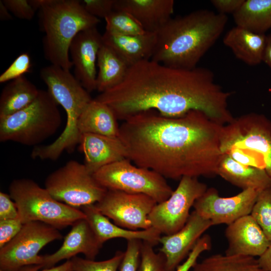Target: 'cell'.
<instances>
[{
  "mask_svg": "<svg viewBox=\"0 0 271 271\" xmlns=\"http://www.w3.org/2000/svg\"><path fill=\"white\" fill-rule=\"evenodd\" d=\"M220 149L222 155L263 169L271 177V120L264 115L249 113L223 125Z\"/></svg>",
  "mask_w": 271,
  "mask_h": 271,
  "instance_id": "cell-6",
  "label": "cell"
},
{
  "mask_svg": "<svg viewBox=\"0 0 271 271\" xmlns=\"http://www.w3.org/2000/svg\"><path fill=\"white\" fill-rule=\"evenodd\" d=\"M58 104L47 90L39 89L35 100L26 107L0 117V141L34 147L51 137L61 126Z\"/></svg>",
  "mask_w": 271,
  "mask_h": 271,
  "instance_id": "cell-7",
  "label": "cell"
},
{
  "mask_svg": "<svg viewBox=\"0 0 271 271\" xmlns=\"http://www.w3.org/2000/svg\"><path fill=\"white\" fill-rule=\"evenodd\" d=\"M173 0H115L114 10L131 15L146 32L156 33L172 18Z\"/></svg>",
  "mask_w": 271,
  "mask_h": 271,
  "instance_id": "cell-20",
  "label": "cell"
},
{
  "mask_svg": "<svg viewBox=\"0 0 271 271\" xmlns=\"http://www.w3.org/2000/svg\"><path fill=\"white\" fill-rule=\"evenodd\" d=\"M39 89L24 75L11 81L0 96V117L14 113L29 105L37 98Z\"/></svg>",
  "mask_w": 271,
  "mask_h": 271,
  "instance_id": "cell-26",
  "label": "cell"
},
{
  "mask_svg": "<svg viewBox=\"0 0 271 271\" xmlns=\"http://www.w3.org/2000/svg\"><path fill=\"white\" fill-rule=\"evenodd\" d=\"M85 218L77 220L66 235L61 247L55 252L42 255V268L54 266L59 261L69 260L82 253L85 258L94 260L102 247Z\"/></svg>",
  "mask_w": 271,
  "mask_h": 271,
  "instance_id": "cell-18",
  "label": "cell"
},
{
  "mask_svg": "<svg viewBox=\"0 0 271 271\" xmlns=\"http://www.w3.org/2000/svg\"><path fill=\"white\" fill-rule=\"evenodd\" d=\"M157 203L145 194L107 190L95 205L116 225L129 230H139L152 227L148 217Z\"/></svg>",
  "mask_w": 271,
  "mask_h": 271,
  "instance_id": "cell-13",
  "label": "cell"
},
{
  "mask_svg": "<svg viewBox=\"0 0 271 271\" xmlns=\"http://www.w3.org/2000/svg\"><path fill=\"white\" fill-rule=\"evenodd\" d=\"M266 36L236 26L228 31L223 39L235 56L245 63L255 66L263 61Z\"/></svg>",
  "mask_w": 271,
  "mask_h": 271,
  "instance_id": "cell-24",
  "label": "cell"
},
{
  "mask_svg": "<svg viewBox=\"0 0 271 271\" xmlns=\"http://www.w3.org/2000/svg\"><path fill=\"white\" fill-rule=\"evenodd\" d=\"M2 2L11 13L19 19L31 20L35 15L36 11L29 0H2Z\"/></svg>",
  "mask_w": 271,
  "mask_h": 271,
  "instance_id": "cell-38",
  "label": "cell"
},
{
  "mask_svg": "<svg viewBox=\"0 0 271 271\" xmlns=\"http://www.w3.org/2000/svg\"><path fill=\"white\" fill-rule=\"evenodd\" d=\"M104 20L105 31L109 32L129 36L147 32L131 15L124 11L113 10Z\"/></svg>",
  "mask_w": 271,
  "mask_h": 271,
  "instance_id": "cell-30",
  "label": "cell"
},
{
  "mask_svg": "<svg viewBox=\"0 0 271 271\" xmlns=\"http://www.w3.org/2000/svg\"><path fill=\"white\" fill-rule=\"evenodd\" d=\"M0 19L1 21H8L13 19L11 12L2 0L0 1Z\"/></svg>",
  "mask_w": 271,
  "mask_h": 271,
  "instance_id": "cell-45",
  "label": "cell"
},
{
  "mask_svg": "<svg viewBox=\"0 0 271 271\" xmlns=\"http://www.w3.org/2000/svg\"><path fill=\"white\" fill-rule=\"evenodd\" d=\"M40 268L41 267L39 265H32L25 266L19 271H74L70 259L66 260L59 265L43 268L42 270H40Z\"/></svg>",
  "mask_w": 271,
  "mask_h": 271,
  "instance_id": "cell-42",
  "label": "cell"
},
{
  "mask_svg": "<svg viewBox=\"0 0 271 271\" xmlns=\"http://www.w3.org/2000/svg\"><path fill=\"white\" fill-rule=\"evenodd\" d=\"M124 252L117 251L111 258L95 261L75 256L70 260L74 271H117L119 268Z\"/></svg>",
  "mask_w": 271,
  "mask_h": 271,
  "instance_id": "cell-32",
  "label": "cell"
},
{
  "mask_svg": "<svg viewBox=\"0 0 271 271\" xmlns=\"http://www.w3.org/2000/svg\"><path fill=\"white\" fill-rule=\"evenodd\" d=\"M222 125L199 110L169 117L149 110L123 120L118 138L127 159L165 179L213 177L222 155Z\"/></svg>",
  "mask_w": 271,
  "mask_h": 271,
  "instance_id": "cell-1",
  "label": "cell"
},
{
  "mask_svg": "<svg viewBox=\"0 0 271 271\" xmlns=\"http://www.w3.org/2000/svg\"><path fill=\"white\" fill-rule=\"evenodd\" d=\"M227 15L198 10L171 18L157 32L151 60L166 66L191 69L215 43L227 23Z\"/></svg>",
  "mask_w": 271,
  "mask_h": 271,
  "instance_id": "cell-3",
  "label": "cell"
},
{
  "mask_svg": "<svg viewBox=\"0 0 271 271\" xmlns=\"http://www.w3.org/2000/svg\"><path fill=\"white\" fill-rule=\"evenodd\" d=\"M228 247L225 254L259 257L268 248L270 240L250 215L228 225L225 231Z\"/></svg>",
  "mask_w": 271,
  "mask_h": 271,
  "instance_id": "cell-17",
  "label": "cell"
},
{
  "mask_svg": "<svg viewBox=\"0 0 271 271\" xmlns=\"http://www.w3.org/2000/svg\"><path fill=\"white\" fill-rule=\"evenodd\" d=\"M154 246L152 243L143 241L138 271H167L164 254L160 251L156 252Z\"/></svg>",
  "mask_w": 271,
  "mask_h": 271,
  "instance_id": "cell-33",
  "label": "cell"
},
{
  "mask_svg": "<svg viewBox=\"0 0 271 271\" xmlns=\"http://www.w3.org/2000/svg\"><path fill=\"white\" fill-rule=\"evenodd\" d=\"M103 43L110 47L129 67L151 59L157 41L156 33L147 32L136 36L123 35L105 31Z\"/></svg>",
  "mask_w": 271,
  "mask_h": 271,
  "instance_id": "cell-22",
  "label": "cell"
},
{
  "mask_svg": "<svg viewBox=\"0 0 271 271\" xmlns=\"http://www.w3.org/2000/svg\"><path fill=\"white\" fill-rule=\"evenodd\" d=\"M217 175L242 190L260 192L271 187V177L265 170L238 162L227 154L221 156Z\"/></svg>",
  "mask_w": 271,
  "mask_h": 271,
  "instance_id": "cell-23",
  "label": "cell"
},
{
  "mask_svg": "<svg viewBox=\"0 0 271 271\" xmlns=\"http://www.w3.org/2000/svg\"><path fill=\"white\" fill-rule=\"evenodd\" d=\"M19 214L17 206L9 194L0 192V220L17 219Z\"/></svg>",
  "mask_w": 271,
  "mask_h": 271,
  "instance_id": "cell-40",
  "label": "cell"
},
{
  "mask_svg": "<svg viewBox=\"0 0 271 271\" xmlns=\"http://www.w3.org/2000/svg\"><path fill=\"white\" fill-rule=\"evenodd\" d=\"M191 271H266L255 257L216 254L196 262Z\"/></svg>",
  "mask_w": 271,
  "mask_h": 271,
  "instance_id": "cell-29",
  "label": "cell"
},
{
  "mask_svg": "<svg viewBox=\"0 0 271 271\" xmlns=\"http://www.w3.org/2000/svg\"><path fill=\"white\" fill-rule=\"evenodd\" d=\"M39 10V22L45 33L42 40L44 55L51 64L70 70L73 64L69 48L80 32L96 27L99 19L89 14L81 1L29 0Z\"/></svg>",
  "mask_w": 271,
  "mask_h": 271,
  "instance_id": "cell-4",
  "label": "cell"
},
{
  "mask_svg": "<svg viewBox=\"0 0 271 271\" xmlns=\"http://www.w3.org/2000/svg\"><path fill=\"white\" fill-rule=\"evenodd\" d=\"M80 209L84 213L86 219L97 239L101 244L113 238H122L127 241L139 239L148 241L154 246L159 243L161 234L156 229L131 230L121 227L111 223L106 216L102 214L95 204L82 207Z\"/></svg>",
  "mask_w": 271,
  "mask_h": 271,
  "instance_id": "cell-21",
  "label": "cell"
},
{
  "mask_svg": "<svg viewBox=\"0 0 271 271\" xmlns=\"http://www.w3.org/2000/svg\"><path fill=\"white\" fill-rule=\"evenodd\" d=\"M98 71L96 77V90L103 92L121 83L129 66L109 47L103 44L97 55Z\"/></svg>",
  "mask_w": 271,
  "mask_h": 271,
  "instance_id": "cell-27",
  "label": "cell"
},
{
  "mask_svg": "<svg viewBox=\"0 0 271 271\" xmlns=\"http://www.w3.org/2000/svg\"><path fill=\"white\" fill-rule=\"evenodd\" d=\"M23 225L19 218L0 220V248L17 235Z\"/></svg>",
  "mask_w": 271,
  "mask_h": 271,
  "instance_id": "cell-39",
  "label": "cell"
},
{
  "mask_svg": "<svg viewBox=\"0 0 271 271\" xmlns=\"http://www.w3.org/2000/svg\"><path fill=\"white\" fill-rule=\"evenodd\" d=\"M231 94L215 82L207 68H176L149 59L129 66L121 83L95 99L123 121L149 110L169 117L199 110L224 125L234 118L228 108Z\"/></svg>",
  "mask_w": 271,
  "mask_h": 271,
  "instance_id": "cell-2",
  "label": "cell"
},
{
  "mask_svg": "<svg viewBox=\"0 0 271 271\" xmlns=\"http://www.w3.org/2000/svg\"><path fill=\"white\" fill-rule=\"evenodd\" d=\"M233 16L237 26L265 34L271 29V0H245Z\"/></svg>",
  "mask_w": 271,
  "mask_h": 271,
  "instance_id": "cell-28",
  "label": "cell"
},
{
  "mask_svg": "<svg viewBox=\"0 0 271 271\" xmlns=\"http://www.w3.org/2000/svg\"><path fill=\"white\" fill-rule=\"evenodd\" d=\"M40 76L50 94L64 109L67 120L64 129L54 142L35 147L31 156L33 159L55 161L64 151L72 152L79 144L81 133L78 119L92 98L70 70L51 64L41 69Z\"/></svg>",
  "mask_w": 271,
  "mask_h": 271,
  "instance_id": "cell-5",
  "label": "cell"
},
{
  "mask_svg": "<svg viewBox=\"0 0 271 271\" xmlns=\"http://www.w3.org/2000/svg\"><path fill=\"white\" fill-rule=\"evenodd\" d=\"M93 176L107 190L145 194L157 203L167 200L174 191L164 177L151 170L132 165L128 159L101 168Z\"/></svg>",
  "mask_w": 271,
  "mask_h": 271,
  "instance_id": "cell-9",
  "label": "cell"
},
{
  "mask_svg": "<svg viewBox=\"0 0 271 271\" xmlns=\"http://www.w3.org/2000/svg\"><path fill=\"white\" fill-rule=\"evenodd\" d=\"M259 192L255 189H248L232 197H222L216 189L207 188L196 201L193 207L195 211L210 220L213 225H228L250 214Z\"/></svg>",
  "mask_w": 271,
  "mask_h": 271,
  "instance_id": "cell-14",
  "label": "cell"
},
{
  "mask_svg": "<svg viewBox=\"0 0 271 271\" xmlns=\"http://www.w3.org/2000/svg\"><path fill=\"white\" fill-rule=\"evenodd\" d=\"M45 188L57 201L79 209L97 203L107 191L84 164L75 160L50 173L45 179Z\"/></svg>",
  "mask_w": 271,
  "mask_h": 271,
  "instance_id": "cell-10",
  "label": "cell"
},
{
  "mask_svg": "<svg viewBox=\"0 0 271 271\" xmlns=\"http://www.w3.org/2000/svg\"><path fill=\"white\" fill-rule=\"evenodd\" d=\"M81 133H93L110 137H118L119 126L114 113L106 104L95 98L89 103L78 121Z\"/></svg>",
  "mask_w": 271,
  "mask_h": 271,
  "instance_id": "cell-25",
  "label": "cell"
},
{
  "mask_svg": "<svg viewBox=\"0 0 271 271\" xmlns=\"http://www.w3.org/2000/svg\"><path fill=\"white\" fill-rule=\"evenodd\" d=\"M31 67L30 55L24 53L19 55L10 66L0 75V83L11 81L29 72Z\"/></svg>",
  "mask_w": 271,
  "mask_h": 271,
  "instance_id": "cell-34",
  "label": "cell"
},
{
  "mask_svg": "<svg viewBox=\"0 0 271 271\" xmlns=\"http://www.w3.org/2000/svg\"><path fill=\"white\" fill-rule=\"evenodd\" d=\"M103 44L102 35L96 27L79 33L70 46L74 76L89 93L96 90V63Z\"/></svg>",
  "mask_w": 271,
  "mask_h": 271,
  "instance_id": "cell-15",
  "label": "cell"
},
{
  "mask_svg": "<svg viewBox=\"0 0 271 271\" xmlns=\"http://www.w3.org/2000/svg\"><path fill=\"white\" fill-rule=\"evenodd\" d=\"M63 236L59 229L40 221L23 224L17 235L0 248V269L19 271L32 265H41L40 251L47 244Z\"/></svg>",
  "mask_w": 271,
  "mask_h": 271,
  "instance_id": "cell-11",
  "label": "cell"
},
{
  "mask_svg": "<svg viewBox=\"0 0 271 271\" xmlns=\"http://www.w3.org/2000/svg\"><path fill=\"white\" fill-rule=\"evenodd\" d=\"M263 61L271 69V34L266 36V45L263 54Z\"/></svg>",
  "mask_w": 271,
  "mask_h": 271,
  "instance_id": "cell-44",
  "label": "cell"
},
{
  "mask_svg": "<svg viewBox=\"0 0 271 271\" xmlns=\"http://www.w3.org/2000/svg\"><path fill=\"white\" fill-rule=\"evenodd\" d=\"M207 189V185L198 178L182 177L171 196L157 203L150 213L148 219L151 226L164 235L177 232L185 225L190 209Z\"/></svg>",
  "mask_w": 271,
  "mask_h": 271,
  "instance_id": "cell-12",
  "label": "cell"
},
{
  "mask_svg": "<svg viewBox=\"0 0 271 271\" xmlns=\"http://www.w3.org/2000/svg\"><path fill=\"white\" fill-rule=\"evenodd\" d=\"M213 226L212 222L192 211L185 225L177 232L161 236L159 251L166 260L167 271H176L187 258L203 233Z\"/></svg>",
  "mask_w": 271,
  "mask_h": 271,
  "instance_id": "cell-16",
  "label": "cell"
},
{
  "mask_svg": "<svg viewBox=\"0 0 271 271\" xmlns=\"http://www.w3.org/2000/svg\"><path fill=\"white\" fill-rule=\"evenodd\" d=\"M79 144L84 164L93 175L104 166L127 159L125 147L118 137L82 133Z\"/></svg>",
  "mask_w": 271,
  "mask_h": 271,
  "instance_id": "cell-19",
  "label": "cell"
},
{
  "mask_svg": "<svg viewBox=\"0 0 271 271\" xmlns=\"http://www.w3.org/2000/svg\"><path fill=\"white\" fill-rule=\"evenodd\" d=\"M257 259L262 268L266 271H271V241L266 250Z\"/></svg>",
  "mask_w": 271,
  "mask_h": 271,
  "instance_id": "cell-43",
  "label": "cell"
},
{
  "mask_svg": "<svg viewBox=\"0 0 271 271\" xmlns=\"http://www.w3.org/2000/svg\"><path fill=\"white\" fill-rule=\"evenodd\" d=\"M23 224L40 221L58 229L86 218L83 211L54 199L45 188L27 178L14 179L9 187Z\"/></svg>",
  "mask_w": 271,
  "mask_h": 271,
  "instance_id": "cell-8",
  "label": "cell"
},
{
  "mask_svg": "<svg viewBox=\"0 0 271 271\" xmlns=\"http://www.w3.org/2000/svg\"><path fill=\"white\" fill-rule=\"evenodd\" d=\"M245 0H212L211 4L218 11V13L226 15L233 14L241 6Z\"/></svg>",
  "mask_w": 271,
  "mask_h": 271,
  "instance_id": "cell-41",
  "label": "cell"
},
{
  "mask_svg": "<svg viewBox=\"0 0 271 271\" xmlns=\"http://www.w3.org/2000/svg\"><path fill=\"white\" fill-rule=\"evenodd\" d=\"M250 215L271 241V187L259 192Z\"/></svg>",
  "mask_w": 271,
  "mask_h": 271,
  "instance_id": "cell-31",
  "label": "cell"
},
{
  "mask_svg": "<svg viewBox=\"0 0 271 271\" xmlns=\"http://www.w3.org/2000/svg\"><path fill=\"white\" fill-rule=\"evenodd\" d=\"M0 271H8V270H5L0 269Z\"/></svg>",
  "mask_w": 271,
  "mask_h": 271,
  "instance_id": "cell-46",
  "label": "cell"
},
{
  "mask_svg": "<svg viewBox=\"0 0 271 271\" xmlns=\"http://www.w3.org/2000/svg\"><path fill=\"white\" fill-rule=\"evenodd\" d=\"M211 246L210 237L208 234L203 235L198 240L186 260L177 267L176 271H190L197 261L200 254L204 251L209 250Z\"/></svg>",
  "mask_w": 271,
  "mask_h": 271,
  "instance_id": "cell-36",
  "label": "cell"
},
{
  "mask_svg": "<svg viewBox=\"0 0 271 271\" xmlns=\"http://www.w3.org/2000/svg\"><path fill=\"white\" fill-rule=\"evenodd\" d=\"M143 241L131 239L127 241L124 255L119 267V271H138L141 260Z\"/></svg>",
  "mask_w": 271,
  "mask_h": 271,
  "instance_id": "cell-35",
  "label": "cell"
},
{
  "mask_svg": "<svg viewBox=\"0 0 271 271\" xmlns=\"http://www.w3.org/2000/svg\"><path fill=\"white\" fill-rule=\"evenodd\" d=\"M115 0H83L81 1L86 11L99 19H105L113 10Z\"/></svg>",
  "mask_w": 271,
  "mask_h": 271,
  "instance_id": "cell-37",
  "label": "cell"
}]
</instances>
